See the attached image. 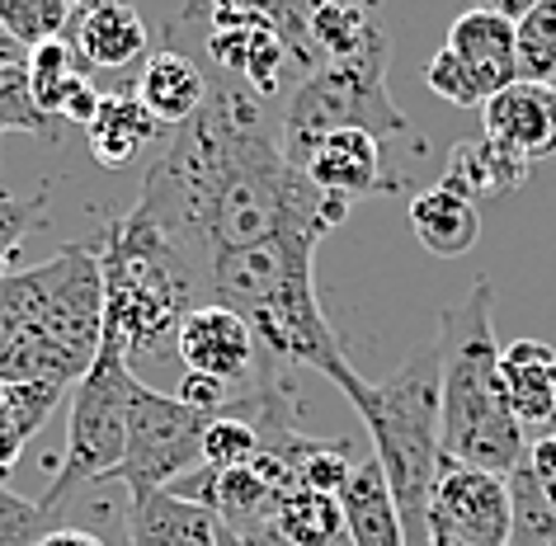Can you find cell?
Returning a JSON list of instances; mask_svg holds the SVG:
<instances>
[{"mask_svg": "<svg viewBox=\"0 0 556 546\" xmlns=\"http://www.w3.org/2000/svg\"><path fill=\"white\" fill-rule=\"evenodd\" d=\"M128 217L156 231L203 288L217 255L260 245L283 227L336 231L350 203L330 199L307 170L288 165L260 94L217 72L199 114L170 128Z\"/></svg>", "mask_w": 556, "mask_h": 546, "instance_id": "6da1fadb", "label": "cell"}, {"mask_svg": "<svg viewBox=\"0 0 556 546\" xmlns=\"http://www.w3.org/2000/svg\"><path fill=\"white\" fill-rule=\"evenodd\" d=\"M321 227H283L278 236L231 255H217L203 278V302L236 312L255 330L260 354L283 368H307L340 391L358 382V368L340 348L336 330L316 297V245Z\"/></svg>", "mask_w": 556, "mask_h": 546, "instance_id": "7a4b0ae2", "label": "cell"}, {"mask_svg": "<svg viewBox=\"0 0 556 546\" xmlns=\"http://www.w3.org/2000/svg\"><path fill=\"white\" fill-rule=\"evenodd\" d=\"M495 288L477 278L453 306L439 312V368H443V457L509 475L523 461V424L514 419L500 382V344L491 316Z\"/></svg>", "mask_w": 556, "mask_h": 546, "instance_id": "3957f363", "label": "cell"}, {"mask_svg": "<svg viewBox=\"0 0 556 546\" xmlns=\"http://www.w3.org/2000/svg\"><path fill=\"white\" fill-rule=\"evenodd\" d=\"M344 401L358 410V419L372 433V457L382 461L387 485H392L406 546H429V495L439 481L443 461V368L439 348L429 344L415 358H406L382 382H358L344 391Z\"/></svg>", "mask_w": 556, "mask_h": 546, "instance_id": "277c9868", "label": "cell"}, {"mask_svg": "<svg viewBox=\"0 0 556 546\" xmlns=\"http://www.w3.org/2000/svg\"><path fill=\"white\" fill-rule=\"evenodd\" d=\"M100 274H104V340L137 363L161 354L179 334L199 292V278L156 231L123 213L100 231Z\"/></svg>", "mask_w": 556, "mask_h": 546, "instance_id": "5b68a950", "label": "cell"}, {"mask_svg": "<svg viewBox=\"0 0 556 546\" xmlns=\"http://www.w3.org/2000/svg\"><path fill=\"white\" fill-rule=\"evenodd\" d=\"M104 348L100 236L58 250V283L38 320L0 354V386H76Z\"/></svg>", "mask_w": 556, "mask_h": 546, "instance_id": "8992f818", "label": "cell"}, {"mask_svg": "<svg viewBox=\"0 0 556 546\" xmlns=\"http://www.w3.org/2000/svg\"><path fill=\"white\" fill-rule=\"evenodd\" d=\"M387 62L392 52H372L358 62H321L316 72L298 80L293 100L278 123V142H283L288 165L307 170L312 151L340 128H364L387 137H410V118L387 90Z\"/></svg>", "mask_w": 556, "mask_h": 546, "instance_id": "52a82bcc", "label": "cell"}, {"mask_svg": "<svg viewBox=\"0 0 556 546\" xmlns=\"http://www.w3.org/2000/svg\"><path fill=\"white\" fill-rule=\"evenodd\" d=\"M137 372L123 358L118 344L100 348V358L90 363V372L76 382L72 415H66V453L58 461L48 495L38 499L48 513H62L66 499L76 490H86L94 481H109L118 471L123 453H128V405H132Z\"/></svg>", "mask_w": 556, "mask_h": 546, "instance_id": "ba28073f", "label": "cell"}, {"mask_svg": "<svg viewBox=\"0 0 556 546\" xmlns=\"http://www.w3.org/2000/svg\"><path fill=\"white\" fill-rule=\"evenodd\" d=\"M213 415L189 410L179 396L151 391L147 382L132 386L128 405V453L109 481L128 485V495L175 490L185 475L203 467V429Z\"/></svg>", "mask_w": 556, "mask_h": 546, "instance_id": "9c48e42d", "label": "cell"}, {"mask_svg": "<svg viewBox=\"0 0 556 546\" xmlns=\"http://www.w3.org/2000/svg\"><path fill=\"white\" fill-rule=\"evenodd\" d=\"M425 528H429V546H509L514 532L509 481L495 471L443 457Z\"/></svg>", "mask_w": 556, "mask_h": 546, "instance_id": "30bf717a", "label": "cell"}, {"mask_svg": "<svg viewBox=\"0 0 556 546\" xmlns=\"http://www.w3.org/2000/svg\"><path fill=\"white\" fill-rule=\"evenodd\" d=\"M199 15L207 24L203 43H207V58H213L217 72L236 76L255 94H269L278 86V76H283V66L293 62L269 24L241 5H231V0H203Z\"/></svg>", "mask_w": 556, "mask_h": 546, "instance_id": "8fae6325", "label": "cell"}, {"mask_svg": "<svg viewBox=\"0 0 556 546\" xmlns=\"http://www.w3.org/2000/svg\"><path fill=\"white\" fill-rule=\"evenodd\" d=\"M175 354L185 363V372L217 377L222 386H241V382L250 386V377H255L260 363H264L255 330L217 302H199L185 320H179Z\"/></svg>", "mask_w": 556, "mask_h": 546, "instance_id": "7c38bea8", "label": "cell"}, {"mask_svg": "<svg viewBox=\"0 0 556 546\" xmlns=\"http://www.w3.org/2000/svg\"><path fill=\"white\" fill-rule=\"evenodd\" d=\"M307 179L340 203H358V199H372V193L401 189V175L387 170V142L364 128L330 132L326 142L312 151Z\"/></svg>", "mask_w": 556, "mask_h": 546, "instance_id": "4fadbf2b", "label": "cell"}, {"mask_svg": "<svg viewBox=\"0 0 556 546\" xmlns=\"http://www.w3.org/2000/svg\"><path fill=\"white\" fill-rule=\"evenodd\" d=\"M481 132L509 147L519 161L538 165L556 156V86L552 80H514L481 104Z\"/></svg>", "mask_w": 556, "mask_h": 546, "instance_id": "5bb4252c", "label": "cell"}, {"mask_svg": "<svg viewBox=\"0 0 556 546\" xmlns=\"http://www.w3.org/2000/svg\"><path fill=\"white\" fill-rule=\"evenodd\" d=\"M443 48L477 76L485 100L500 94L505 86H514V80H523L519 76V29H514V20L495 15V10H485V5L463 10V15L448 24V43Z\"/></svg>", "mask_w": 556, "mask_h": 546, "instance_id": "9a60e30c", "label": "cell"}, {"mask_svg": "<svg viewBox=\"0 0 556 546\" xmlns=\"http://www.w3.org/2000/svg\"><path fill=\"white\" fill-rule=\"evenodd\" d=\"M72 48L80 52L86 72H123L151 52V29L132 0H104V5L76 10Z\"/></svg>", "mask_w": 556, "mask_h": 546, "instance_id": "2e32d148", "label": "cell"}, {"mask_svg": "<svg viewBox=\"0 0 556 546\" xmlns=\"http://www.w3.org/2000/svg\"><path fill=\"white\" fill-rule=\"evenodd\" d=\"M505 401L523 429H556V348L542 340H514L500 348Z\"/></svg>", "mask_w": 556, "mask_h": 546, "instance_id": "e0dca14e", "label": "cell"}, {"mask_svg": "<svg viewBox=\"0 0 556 546\" xmlns=\"http://www.w3.org/2000/svg\"><path fill=\"white\" fill-rule=\"evenodd\" d=\"M207 86L213 80L203 76V66L179 48H156L147 52L142 76H137V100H142L151 114H156L161 128H179L203 109Z\"/></svg>", "mask_w": 556, "mask_h": 546, "instance_id": "ac0fdd59", "label": "cell"}, {"mask_svg": "<svg viewBox=\"0 0 556 546\" xmlns=\"http://www.w3.org/2000/svg\"><path fill=\"white\" fill-rule=\"evenodd\" d=\"M132 546H217V513L193 504L175 490H151V495H132Z\"/></svg>", "mask_w": 556, "mask_h": 546, "instance_id": "d6986e66", "label": "cell"}, {"mask_svg": "<svg viewBox=\"0 0 556 546\" xmlns=\"http://www.w3.org/2000/svg\"><path fill=\"white\" fill-rule=\"evenodd\" d=\"M340 513H344V532L350 546H406V528H401L392 485L378 457L358 461L350 485L340 490Z\"/></svg>", "mask_w": 556, "mask_h": 546, "instance_id": "ffe728a7", "label": "cell"}, {"mask_svg": "<svg viewBox=\"0 0 556 546\" xmlns=\"http://www.w3.org/2000/svg\"><path fill=\"white\" fill-rule=\"evenodd\" d=\"M410 231L429 255L439 259H463L481 241V213L477 203L463 199L448 185H429L410 199Z\"/></svg>", "mask_w": 556, "mask_h": 546, "instance_id": "44dd1931", "label": "cell"}, {"mask_svg": "<svg viewBox=\"0 0 556 546\" xmlns=\"http://www.w3.org/2000/svg\"><path fill=\"white\" fill-rule=\"evenodd\" d=\"M533 165L519 161L509 147H500L495 137H467V142H457L448 151V165H443V179L439 185L457 189L463 199L481 203V199H509L514 189L528 179Z\"/></svg>", "mask_w": 556, "mask_h": 546, "instance_id": "7402d4cb", "label": "cell"}, {"mask_svg": "<svg viewBox=\"0 0 556 546\" xmlns=\"http://www.w3.org/2000/svg\"><path fill=\"white\" fill-rule=\"evenodd\" d=\"M156 137H161V123L137 94H109L86 128L90 156L100 161L104 170H123V165L142 156Z\"/></svg>", "mask_w": 556, "mask_h": 546, "instance_id": "603a6c76", "label": "cell"}, {"mask_svg": "<svg viewBox=\"0 0 556 546\" xmlns=\"http://www.w3.org/2000/svg\"><path fill=\"white\" fill-rule=\"evenodd\" d=\"M66 386H0V475L20 461L29 439L48 424Z\"/></svg>", "mask_w": 556, "mask_h": 546, "instance_id": "cb8c5ba5", "label": "cell"}, {"mask_svg": "<svg viewBox=\"0 0 556 546\" xmlns=\"http://www.w3.org/2000/svg\"><path fill=\"white\" fill-rule=\"evenodd\" d=\"M52 283H58V255L34 264V269H10L0 278V354L38 320V312L52 297Z\"/></svg>", "mask_w": 556, "mask_h": 546, "instance_id": "d4e9b609", "label": "cell"}, {"mask_svg": "<svg viewBox=\"0 0 556 546\" xmlns=\"http://www.w3.org/2000/svg\"><path fill=\"white\" fill-rule=\"evenodd\" d=\"M231 5H241V10H250V15H260L264 24H269L302 76L316 72L312 20H316V10H321L326 0H231Z\"/></svg>", "mask_w": 556, "mask_h": 546, "instance_id": "484cf974", "label": "cell"}, {"mask_svg": "<svg viewBox=\"0 0 556 546\" xmlns=\"http://www.w3.org/2000/svg\"><path fill=\"white\" fill-rule=\"evenodd\" d=\"M24 72H29V86H34V100L38 109L52 118L58 114V100H62V90L72 86L76 76H90L86 72V62H80V52L72 48V38H48V43H38L29 48V62H24Z\"/></svg>", "mask_w": 556, "mask_h": 546, "instance_id": "4316f807", "label": "cell"}, {"mask_svg": "<svg viewBox=\"0 0 556 546\" xmlns=\"http://www.w3.org/2000/svg\"><path fill=\"white\" fill-rule=\"evenodd\" d=\"M260 457V429L250 424L241 410H222L207 419L203 429V467L213 471H236V467H250Z\"/></svg>", "mask_w": 556, "mask_h": 546, "instance_id": "83f0119b", "label": "cell"}, {"mask_svg": "<svg viewBox=\"0 0 556 546\" xmlns=\"http://www.w3.org/2000/svg\"><path fill=\"white\" fill-rule=\"evenodd\" d=\"M0 29L24 48H38L72 29V0H0Z\"/></svg>", "mask_w": 556, "mask_h": 546, "instance_id": "f1b7e54d", "label": "cell"}, {"mask_svg": "<svg viewBox=\"0 0 556 546\" xmlns=\"http://www.w3.org/2000/svg\"><path fill=\"white\" fill-rule=\"evenodd\" d=\"M514 29H519V76L552 80L556 76V0H542Z\"/></svg>", "mask_w": 556, "mask_h": 546, "instance_id": "f546056e", "label": "cell"}, {"mask_svg": "<svg viewBox=\"0 0 556 546\" xmlns=\"http://www.w3.org/2000/svg\"><path fill=\"white\" fill-rule=\"evenodd\" d=\"M354 475V443L350 439H312V447L298 461V485L316 490V495H336Z\"/></svg>", "mask_w": 556, "mask_h": 546, "instance_id": "4dcf8cb0", "label": "cell"}, {"mask_svg": "<svg viewBox=\"0 0 556 546\" xmlns=\"http://www.w3.org/2000/svg\"><path fill=\"white\" fill-rule=\"evenodd\" d=\"M58 528V513H48L43 504L15 495L0 481V546H43Z\"/></svg>", "mask_w": 556, "mask_h": 546, "instance_id": "1f68e13d", "label": "cell"}, {"mask_svg": "<svg viewBox=\"0 0 556 546\" xmlns=\"http://www.w3.org/2000/svg\"><path fill=\"white\" fill-rule=\"evenodd\" d=\"M48 114L34 100L29 72L24 66H10L0 72V132H43Z\"/></svg>", "mask_w": 556, "mask_h": 546, "instance_id": "d6a6232c", "label": "cell"}, {"mask_svg": "<svg viewBox=\"0 0 556 546\" xmlns=\"http://www.w3.org/2000/svg\"><path fill=\"white\" fill-rule=\"evenodd\" d=\"M425 86L453 109H481L485 104V90L477 86V76H471L448 48L434 52V62H429V72H425Z\"/></svg>", "mask_w": 556, "mask_h": 546, "instance_id": "836d02e7", "label": "cell"}, {"mask_svg": "<svg viewBox=\"0 0 556 546\" xmlns=\"http://www.w3.org/2000/svg\"><path fill=\"white\" fill-rule=\"evenodd\" d=\"M38 217H43V199H15V193H0V278L10 274V259L20 255L24 236L34 231Z\"/></svg>", "mask_w": 556, "mask_h": 546, "instance_id": "e575fe53", "label": "cell"}, {"mask_svg": "<svg viewBox=\"0 0 556 546\" xmlns=\"http://www.w3.org/2000/svg\"><path fill=\"white\" fill-rule=\"evenodd\" d=\"M175 396L185 401L189 410H199V415H222L231 405V386H222L217 377H203V372H185Z\"/></svg>", "mask_w": 556, "mask_h": 546, "instance_id": "d590c367", "label": "cell"}, {"mask_svg": "<svg viewBox=\"0 0 556 546\" xmlns=\"http://www.w3.org/2000/svg\"><path fill=\"white\" fill-rule=\"evenodd\" d=\"M100 104H104V94L94 90V80L90 76H76L72 86L62 90L58 114H52V118H66V123H80V128H90V118L100 114Z\"/></svg>", "mask_w": 556, "mask_h": 546, "instance_id": "8d00e7d4", "label": "cell"}, {"mask_svg": "<svg viewBox=\"0 0 556 546\" xmlns=\"http://www.w3.org/2000/svg\"><path fill=\"white\" fill-rule=\"evenodd\" d=\"M477 5H485V10H495V15H505V20L519 24L528 10H538V5H542V0H477Z\"/></svg>", "mask_w": 556, "mask_h": 546, "instance_id": "74e56055", "label": "cell"}, {"mask_svg": "<svg viewBox=\"0 0 556 546\" xmlns=\"http://www.w3.org/2000/svg\"><path fill=\"white\" fill-rule=\"evenodd\" d=\"M24 62H29V48L0 29V72H10V66H24Z\"/></svg>", "mask_w": 556, "mask_h": 546, "instance_id": "f35d334b", "label": "cell"}, {"mask_svg": "<svg viewBox=\"0 0 556 546\" xmlns=\"http://www.w3.org/2000/svg\"><path fill=\"white\" fill-rule=\"evenodd\" d=\"M217 546H245V542H241V537H236V532H231V528H222V532H217Z\"/></svg>", "mask_w": 556, "mask_h": 546, "instance_id": "ab89813d", "label": "cell"}, {"mask_svg": "<svg viewBox=\"0 0 556 546\" xmlns=\"http://www.w3.org/2000/svg\"><path fill=\"white\" fill-rule=\"evenodd\" d=\"M76 10H90V5H104V0H72Z\"/></svg>", "mask_w": 556, "mask_h": 546, "instance_id": "60d3db41", "label": "cell"}]
</instances>
